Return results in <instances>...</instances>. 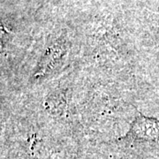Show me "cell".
<instances>
[{"mask_svg": "<svg viewBox=\"0 0 159 159\" xmlns=\"http://www.w3.org/2000/svg\"><path fill=\"white\" fill-rule=\"evenodd\" d=\"M128 135L137 141L159 142V120L139 115L133 121Z\"/></svg>", "mask_w": 159, "mask_h": 159, "instance_id": "6da1fadb", "label": "cell"}, {"mask_svg": "<svg viewBox=\"0 0 159 159\" xmlns=\"http://www.w3.org/2000/svg\"><path fill=\"white\" fill-rule=\"evenodd\" d=\"M63 56V49L60 48H52L47 51L45 55L43 57V59L40 63V66L36 71L35 76H42L48 73L49 70H51L55 66L57 60H59Z\"/></svg>", "mask_w": 159, "mask_h": 159, "instance_id": "7a4b0ae2", "label": "cell"}]
</instances>
